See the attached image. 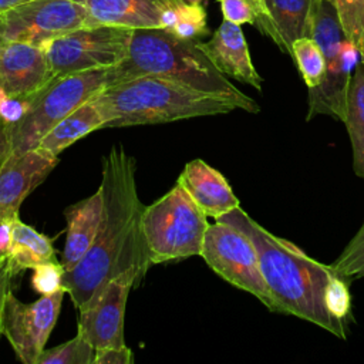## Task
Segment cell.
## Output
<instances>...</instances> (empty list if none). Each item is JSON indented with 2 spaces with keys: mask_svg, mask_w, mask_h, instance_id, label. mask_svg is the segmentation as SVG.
Wrapping results in <instances>:
<instances>
[{
  "mask_svg": "<svg viewBox=\"0 0 364 364\" xmlns=\"http://www.w3.org/2000/svg\"><path fill=\"white\" fill-rule=\"evenodd\" d=\"M3 41H4V38H3V36H1V33H0V46H1Z\"/></svg>",
  "mask_w": 364,
  "mask_h": 364,
  "instance_id": "obj_39",
  "label": "cell"
},
{
  "mask_svg": "<svg viewBox=\"0 0 364 364\" xmlns=\"http://www.w3.org/2000/svg\"><path fill=\"white\" fill-rule=\"evenodd\" d=\"M216 220L239 229L253 242L277 313L307 320L346 338V326L334 320L324 304L326 284L334 273L331 264L317 262L290 240L270 233L240 206Z\"/></svg>",
  "mask_w": 364,
  "mask_h": 364,
  "instance_id": "obj_2",
  "label": "cell"
},
{
  "mask_svg": "<svg viewBox=\"0 0 364 364\" xmlns=\"http://www.w3.org/2000/svg\"><path fill=\"white\" fill-rule=\"evenodd\" d=\"M360 51L357 46L344 38L336 63L326 67L323 81L309 90V109L306 119L310 121L316 115H330L343 121L346 115L347 92L350 80L355 65L358 64Z\"/></svg>",
  "mask_w": 364,
  "mask_h": 364,
  "instance_id": "obj_15",
  "label": "cell"
},
{
  "mask_svg": "<svg viewBox=\"0 0 364 364\" xmlns=\"http://www.w3.org/2000/svg\"><path fill=\"white\" fill-rule=\"evenodd\" d=\"M223 20L235 24H255L256 10L249 0H218Z\"/></svg>",
  "mask_w": 364,
  "mask_h": 364,
  "instance_id": "obj_30",
  "label": "cell"
},
{
  "mask_svg": "<svg viewBox=\"0 0 364 364\" xmlns=\"http://www.w3.org/2000/svg\"><path fill=\"white\" fill-rule=\"evenodd\" d=\"M206 215L176 182L164 196L144 208L142 232L151 264L200 256Z\"/></svg>",
  "mask_w": 364,
  "mask_h": 364,
  "instance_id": "obj_6",
  "label": "cell"
},
{
  "mask_svg": "<svg viewBox=\"0 0 364 364\" xmlns=\"http://www.w3.org/2000/svg\"><path fill=\"white\" fill-rule=\"evenodd\" d=\"M200 210L215 220L240 206L228 179L203 159L188 162L176 181Z\"/></svg>",
  "mask_w": 364,
  "mask_h": 364,
  "instance_id": "obj_16",
  "label": "cell"
},
{
  "mask_svg": "<svg viewBox=\"0 0 364 364\" xmlns=\"http://www.w3.org/2000/svg\"><path fill=\"white\" fill-rule=\"evenodd\" d=\"M200 256L223 280L250 293L270 311L277 313L276 301L262 274L257 250L243 232L216 220L208 226Z\"/></svg>",
  "mask_w": 364,
  "mask_h": 364,
  "instance_id": "obj_8",
  "label": "cell"
},
{
  "mask_svg": "<svg viewBox=\"0 0 364 364\" xmlns=\"http://www.w3.org/2000/svg\"><path fill=\"white\" fill-rule=\"evenodd\" d=\"M198 44L223 75L245 82L257 91L262 90L263 78L252 63L249 47L239 24L223 20L210 40L198 41Z\"/></svg>",
  "mask_w": 364,
  "mask_h": 364,
  "instance_id": "obj_14",
  "label": "cell"
},
{
  "mask_svg": "<svg viewBox=\"0 0 364 364\" xmlns=\"http://www.w3.org/2000/svg\"><path fill=\"white\" fill-rule=\"evenodd\" d=\"M95 348L80 333L57 347L43 350L37 364H94Z\"/></svg>",
  "mask_w": 364,
  "mask_h": 364,
  "instance_id": "obj_24",
  "label": "cell"
},
{
  "mask_svg": "<svg viewBox=\"0 0 364 364\" xmlns=\"http://www.w3.org/2000/svg\"><path fill=\"white\" fill-rule=\"evenodd\" d=\"M132 28L84 26L41 44L55 77L80 71L111 68L128 54Z\"/></svg>",
  "mask_w": 364,
  "mask_h": 364,
  "instance_id": "obj_7",
  "label": "cell"
},
{
  "mask_svg": "<svg viewBox=\"0 0 364 364\" xmlns=\"http://www.w3.org/2000/svg\"><path fill=\"white\" fill-rule=\"evenodd\" d=\"M291 58L307 88L317 87L326 74V58L318 44L311 37H300L291 44Z\"/></svg>",
  "mask_w": 364,
  "mask_h": 364,
  "instance_id": "obj_23",
  "label": "cell"
},
{
  "mask_svg": "<svg viewBox=\"0 0 364 364\" xmlns=\"http://www.w3.org/2000/svg\"><path fill=\"white\" fill-rule=\"evenodd\" d=\"M324 304L330 316L338 323L344 324L351 310V296L348 291L347 282L343 277L337 276L336 273L331 274L326 284Z\"/></svg>",
  "mask_w": 364,
  "mask_h": 364,
  "instance_id": "obj_28",
  "label": "cell"
},
{
  "mask_svg": "<svg viewBox=\"0 0 364 364\" xmlns=\"http://www.w3.org/2000/svg\"><path fill=\"white\" fill-rule=\"evenodd\" d=\"M11 155V121L0 112V166Z\"/></svg>",
  "mask_w": 364,
  "mask_h": 364,
  "instance_id": "obj_32",
  "label": "cell"
},
{
  "mask_svg": "<svg viewBox=\"0 0 364 364\" xmlns=\"http://www.w3.org/2000/svg\"><path fill=\"white\" fill-rule=\"evenodd\" d=\"M269 11V26L264 36L291 57L294 40L307 36L314 0H264Z\"/></svg>",
  "mask_w": 364,
  "mask_h": 364,
  "instance_id": "obj_19",
  "label": "cell"
},
{
  "mask_svg": "<svg viewBox=\"0 0 364 364\" xmlns=\"http://www.w3.org/2000/svg\"><path fill=\"white\" fill-rule=\"evenodd\" d=\"M92 101L105 119L104 128L162 124L229 114L239 108V104L226 95L199 91L152 75L111 84Z\"/></svg>",
  "mask_w": 364,
  "mask_h": 364,
  "instance_id": "obj_4",
  "label": "cell"
},
{
  "mask_svg": "<svg viewBox=\"0 0 364 364\" xmlns=\"http://www.w3.org/2000/svg\"><path fill=\"white\" fill-rule=\"evenodd\" d=\"M111 84V68L55 77L24 102L20 117L11 121V154L37 148L38 142L54 125Z\"/></svg>",
  "mask_w": 364,
  "mask_h": 364,
  "instance_id": "obj_5",
  "label": "cell"
},
{
  "mask_svg": "<svg viewBox=\"0 0 364 364\" xmlns=\"http://www.w3.org/2000/svg\"><path fill=\"white\" fill-rule=\"evenodd\" d=\"M112 84L136 77L152 75L182 85L226 95L240 109L257 114L256 101L239 91L199 48L198 41L175 36L165 28H136L132 31L127 57L111 67Z\"/></svg>",
  "mask_w": 364,
  "mask_h": 364,
  "instance_id": "obj_3",
  "label": "cell"
},
{
  "mask_svg": "<svg viewBox=\"0 0 364 364\" xmlns=\"http://www.w3.org/2000/svg\"><path fill=\"white\" fill-rule=\"evenodd\" d=\"M331 269L344 280L364 277V222L340 256L331 263Z\"/></svg>",
  "mask_w": 364,
  "mask_h": 364,
  "instance_id": "obj_25",
  "label": "cell"
},
{
  "mask_svg": "<svg viewBox=\"0 0 364 364\" xmlns=\"http://www.w3.org/2000/svg\"><path fill=\"white\" fill-rule=\"evenodd\" d=\"M27 1H31V0H0V13L6 11V10H10L16 6H20V4H24Z\"/></svg>",
  "mask_w": 364,
  "mask_h": 364,
  "instance_id": "obj_35",
  "label": "cell"
},
{
  "mask_svg": "<svg viewBox=\"0 0 364 364\" xmlns=\"http://www.w3.org/2000/svg\"><path fill=\"white\" fill-rule=\"evenodd\" d=\"M171 33L191 41H199V38L208 36L209 28L203 6L183 1L176 10V23Z\"/></svg>",
  "mask_w": 364,
  "mask_h": 364,
  "instance_id": "obj_26",
  "label": "cell"
},
{
  "mask_svg": "<svg viewBox=\"0 0 364 364\" xmlns=\"http://www.w3.org/2000/svg\"><path fill=\"white\" fill-rule=\"evenodd\" d=\"M48 262H57L51 239L20 219L13 222L7 247V264L11 274L17 276L26 269H34Z\"/></svg>",
  "mask_w": 364,
  "mask_h": 364,
  "instance_id": "obj_20",
  "label": "cell"
},
{
  "mask_svg": "<svg viewBox=\"0 0 364 364\" xmlns=\"http://www.w3.org/2000/svg\"><path fill=\"white\" fill-rule=\"evenodd\" d=\"M33 277L31 283L34 290L44 296V294H51L63 287V276H64V267L58 262H48L43 263L37 267L33 269Z\"/></svg>",
  "mask_w": 364,
  "mask_h": 364,
  "instance_id": "obj_29",
  "label": "cell"
},
{
  "mask_svg": "<svg viewBox=\"0 0 364 364\" xmlns=\"http://www.w3.org/2000/svg\"><path fill=\"white\" fill-rule=\"evenodd\" d=\"M84 26H90V16L80 0H31L0 13L4 40L36 46Z\"/></svg>",
  "mask_w": 364,
  "mask_h": 364,
  "instance_id": "obj_9",
  "label": "cell"
},
{
  "mask_svg": "<svg viewBox=\"0 0 364 364\" xmlns=\"http://www.w3.org/2000/svg\"><path fill=\"white\" fill-rule=\"evenodd\" d=\"M90 16V26L109 24L136 28H162V14L183 0H80Z\"/></svg>",
  "mask_w": 364,
  "mask_h": 364,
  "instance_id": "obj_17",
  "label": "cell"
},
{
  "mask_svg": "<svg viewBox=\"0 0 364 364\" xmlns=\"http://www.w3.org/2000/svg\"><path fill=\"white\" fill-rule=\"evenodd\" d=\"M255 10H256V23L255 26L264 34L267 26H269V11H267V7H266V3L264 0H249Z\"/></svg>",
  "mask_w": 364,
  "mask_h": 364,
  "instance_id": "obj_34",
  "label": "cell"
},
{
  "mask_svg": "<svg viewBox=\"0 0 364 364\" xmlns=\"http://www.w3.org/2000/svg\"><path fill=\"white\" fill-rule=\"evenodd\" d=\"M7 262V249L0 246V267Z\"/></svg>",
  "mask_w": 364,
  "mask_h": 364,
  "instance_id": "obj_36",
  "label": "cell"
},
{
  "mask_svg": "<svg viewBox=\"0 0 364 364\" xmlns=\"http://www.w3.org/2000/svg\"><path fill=\"white\" fill-rule=\"evenodd\" d=\"M14 276L11 274L7 262L0 267V336H1V314H3V307L6 297L10 291V282Z\"/></svg>",
  "mask_w": 364,
  "mask_h": 364,
  "instance_id": "obj_33",
  "label": "cell"
},
{
  "mask_svg": "<svg viewBox=\"0 0 364 364\" xmlns=\"http://www.w3.org/2000/svg\"><path fill=\"white\" fill-rule=\"evenodd\" d=\"M102 193L98 189L91 196L65 208L67 237L61 264L64 270L73 269L90 250L102 218Z\"/></svg>",
  "mask_w": 364,
  "mask_h": 364,
  "instance_id": "obj_18",
  "label": "cell"
},
{
  "mask_svg": "<svg viewBox=\"0 0 364 364\" xmlns=\"http://www.w3.org/2000/svg\"><path fill=\"white\" fill-rule=\"evenodd\" d=\"M58 156L34 148L11 154L0 166V225L18 219L23 200L50 175Z\"/></svg>",
  "mask_w": 364,
  "mask_h": 364,
  "instance_id": "obj_13",
  "label": "cell"
},
{
  "mask_svg": "<svg viewBox=\"0 0 364 364\" xmlns=\"http://www.w3.org/2000/svg\"><path fill=\"white\" fill-rule=\"evenodd\" d=\"M183 1L191 3V4H202L203 3V0H183Z\"/></svg>",
  "mask_w": 364,
  "mask_h": 364,
  "instance_id": "obj_37",
  "label": "cell"
},
{
  "mask_svg": "<svg viewBox=\"0 0 364 364\" xmlns=\"http://www.w3.org/2000/svg\"><path fill=\"white\" fill-rule=\"evenodd\" d=\"M347 40L364 50V0H333Z\"/></svg>",
  "mask_w": 364,
  "mask_h": 364,
  "instance_id": "obj_27",
  "label": "cell"
},
{
  "mask_svg": "<svg viewBox=\"0 0 364 364\" xmlns=\"http://www.w3.org/2000/svg\"><path fill=\"white\" fill-rule=\"evenodd\" d=\"M65 293V289H60L27 304L9 291L1 314V334L21 363L37 364L57 323Z\"/></svg>",
  "mask_w": 364,
  "mask_h": 364,
  "instance_id": "obj_10",
  "label": "cell"
},
{
  "mask_svg": "<svg viewBox=\"0 0 364 364\" xmlns=\"http://www.w3.org/2000/svg\"><path fill=\"white\" fill-rule=\"evenodd\" d=\"M136 286L132 273H122L104 284L80 309L78 331L95 350L122 347L124 317L129 290Z\"/></svg>",
  "mask_w": 364,
  "mask_h": 364,
  "instance_id": "obj_11",
  "label": "cell"
},
{
  "mask_svg": "<svg viewBox=\"0 0 364 364\" xmlns=\"http://www.w3.org/2000/svg\"><path fill=\"white\" fill-rule=\"evenodd\" d=\"M55 78L41 46L4 40L0 46V94L27 102Z\"/></svg>",
  "mask_w": 364,
  "mask_h": 364,
  "instance_id": "obj_12",
  "label": "cell"
},
{
  "mask_svg": "<svg viewBox=\"0 0 364 364\" xmlns=\"http://www.w3.org/2000/svg\"><path fill=\"white\" fill-rule=\"evenodd\" d=\"M353 151V169L364 179V65L358 63L353 71L343 119Z\"/></svg>",
  "mask_w": 364,
  "mask_h": 364,
  "instance_id": "obj_22",
  "label": "cell"
},
{
  "mask_svg": "<svg viewBox=\"0 0 364 364\" xmlns=\"http://www.w3.org/2000/svg\"><path fill=\"white\" fill-rule=\"evenodd\" d=\"M134 357L127 346L95 350L94 364H132Z\"/></svg>",
  "mask_w": 364,
  "mask_h": 364,
  "instance_id": "obj_31",
  "label": "cell"
},
{
  "mask_svg": "<svg viewBox=\"0 0 364 364\" xmlns=\"http://www.w3.org/2000/svg\"><path fill=\"white\" fill-rule=\"evenodd\" d=\"M98 189L104 206L95 239L84 257L63 276V287L78 310L111 279L132 273L138 284L151 266L141 223L145 206L136 191L135 159L122 145H114L102 159Z\"/></svg>",
  "mask_w": 364,
  "mask_h": 364,
  "instance_id": "obj_1",
  "label": "cell"
},
{
  "mask_svg": "<svg viewBox=\"0 0 364 364\" xmlns=\"http://www.w3.org/2000/svg\"><path fill=\"white\" fill-rule=\"evenodd\" d=\"M104 117L100 108L92 100L80 105L65 118H63L57 125H54L38 142L37 148L58 156L65 148L78 141L80 138L88 135L90 132L104 128Z\"/></svg>",
  "mask_w": 364,
  "mask_h": 364,
  "instance_id": "obj_21",
  "label": "cell"
},
{
  "mask_svg": "<svg viewBox=\"0 0 364 364\" xmlns=\"http://www.w3.org/2000/svg\"><path fill=\"white\" fill-rule=\"evenodd\" d=\"M360 58H361V64L364 65V50H363V53L360 54Z\"/></svg>",
  "mask_w": 364,
  "mask_h": 364,
  "instance_id": "obj_38",
  "label": "cell"
}]
</instances>
